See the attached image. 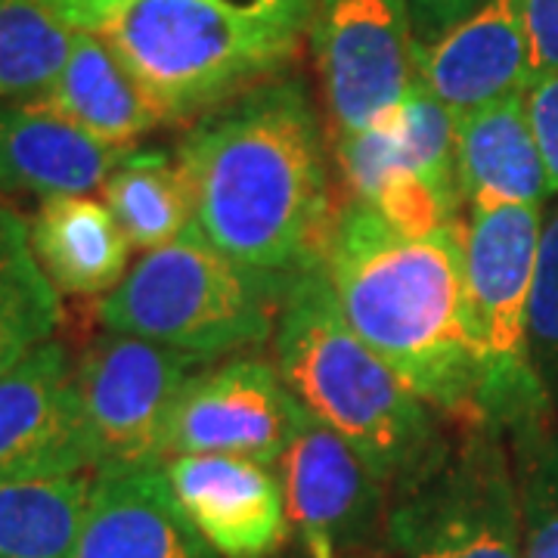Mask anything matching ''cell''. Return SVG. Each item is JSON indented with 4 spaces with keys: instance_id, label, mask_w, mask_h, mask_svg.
Instances as JSON below:
<instances>
[{
    "instance_id": "obj_14",
    "label": "cell",
    "mask_w": 558,
    "mask_h": 558,
    "mask_svg": "<svg viewBox=\"0 0 558 558\" xmlns=\"http://www.w3.org/2000/svg\"><path fill=\"white\" fill-rule=\"evenodd\" d=\"M161 472L180 512L220 558H267L286 546L292 521L277 465L183 453L165 459Z\"/></svg>"
},
{
    "instance_id": "obj_28",
    "label": "cell",
    "mask_w": 558,
    "mask_h": 558,
    "mask_svg": "<svg viewBox=\"0 0 558 558\" xmlns=\"http://www.w3.org/2000/svg\"><path fill=\"white\" fill-rule=\"evenodd\" d=\"M524 25L534 81L558 72V0H524Z\"/></svg>"
},
{
    "instance_id": "obj_29",
    "label": "cell",
    "mask_w": 558,
    "mask_h": 558,
    "mask_svg": "<svg viewBox=\"0 0 558 558\" xmlns=\"http://www.w3.org/2000/svg\"><path fill=\"white\" fill-rule=\"evenodd\" d=\"M410 25H413V38L418 47L435 44V40L450 32L457 22H462L481 0H403Z\"/></svg>"
},
{
    "instance_id": "obj_2",
    "label": "cell",
    "mask_w": 558,
    "mask_h": 558,
    "mask_svg": "<svg viewBox=\"0 0 558 558\" xmlns=\"http://www.w3.org/2000/svg\"><path fill=\"white\" fill-rule=\"evenodd\" d=\"M323 274L344 323L444 416L475 418L465 319V220L403 233L363 202L332 215Z\"/></svg>"
},
{
    "instance_id": "obj_1",
    "label": "cell",
    "mask_w": 558,
    "mask_h": 558,
    "mask_svg": "<svg viewBox=\"0 0 558 558\" xmlns=\"http://www.w3.org/2000/svg\"><path fill=\"white\" fill-rule=\"evenodd\" d=\"M174 161L193 227L227 258L277 277L323 260L329 171L307 81L279 72L215 106L180 137Z\"/></svg>"
},
{
    "instance_id": "obj_7",
    "label": "cell",
    "mask_w": 558,
    "mask_h": 558,
    "mask_svg": "<svg viewBox=\"0 0 558 558\" xmlns=\"http://www.w3.org/2000/svg\"><path fill=\"white\" fill-rule=\"evenodd\" d=\"M539 205L469 208L465 215V319L478 366L475 418L499 432L553 413L531 363V286L537 267Z\"/></svg>"
},
{
    "instance_id": "obj_27",
    "label": "cell",
    "mask_w": 558,
    "mask_h": 558,
    "mask_svg": "<svg viewBox=\"0 0 558 558\" xmlns=\"http://www.w3.org/2000/svg\"><path fill=\"white\" fill-rule=\"evenodd\" d=\"M524 100H527V116H531L539 153H543L546 171H549L553 190L558 196V72L534 81L527 87Z\"/></svg>"
},
{
    "instance_id": "obj_6",
    "label": "cell",
    "mask_w": 558,
    "mask_h": 558,
    "mask_svg": "<svg viewBox=\"0 0 558 558\" xmlns=\"http://www.w3.org/2000/svg\"><path fill=\"white\" fill-rule=\"evenodd\" d=\"M391 558H524L519 484L506 432L469 418L391 487Z\"/></svg>"
},
{
    "instance_id": "obj_19",
    "label": "cell",
    "mask_w": 558,
    "mask_h": 558,
    "mask_svg": "<svg viewBox=\"0 0 558 558\" xmlns=\"http://www.w3.org/2000/svg\"><path fill=\"white\" fill-rule=\"evenodd\" d=\"M28 240L40 270L65 295L102 299L131 270L134 245L94 196L44 199L28 220Z\"/></svg>"
},
{
    "instance_id": "obj_23",
    "label": "cell",
    "mask_w": 558,
    "mask_h": 558,
    "mask_svg": "<svg viewBox=\"0 0 558 558\" xmlns=\"http://www.w3.org/2000/svg\"><path fill=\"white\" fill-rule=\"evenodd\" d=\"M94 475L0 487V558H75Z\"/></svg>"
},
{
    "instance_id": "obj_5",
    "label": "cell",
    "mask_w": 558,
    "mask_h": 558,
    "mask_svg": "<svg viewBox=\"0 0 558 558\" xmlns=\"http://www.w3.org/2000/svg\"><path fill=\"white\" fill-rule=\"evenodd\" d=\"M292 279L227 258L193 227L180 240L143 252L128 277L102 295L97 317L106 332L218 363L274 341Z\"/></svg>"
},
{
    "instance_id": "obj_12",
    "label": "cell",
    "mask_w": 558,
    "mask_h": 558,
    "mask_svg": "<svg viewBox=\"0 0 558 558\" xmlns=\"http://www.w3.org/2000/svg\"><path fill=\"white\" fill-rule=\"evenodd\" d=\"M277 472L289 521L311 558H348L381 539L391 487L339 432L307 410L279 457Z\"/></svg>"
},
{
    "instance_id": "obj_13",
    "label": "cell",
    "mask_w": 558,
    "mask_h": 558,
    "mask_svg": "<svg viewBox=\"0 0 558 558\" xmlns=\"http://www.w3.org/2000/svg\"><path fill=\"white\" fill-rule=\"evenodd\" d=\"M94 472L75 360L47 341L0 373V487Z\"/></svg>"
},
{
    "instance_id": "obj_31",
    "label": "cell",
    "mask_w": 558,
    "mask_h": 558,
    "mask_svg": "<svg viewBox=\"0 0 558 558\" xmlns=\"http://www.w3.org/2000/svg\"><path fill=\"white\" fill-rule=\"evenodd\" d=\"M348 558H369V556H348Z\"/></svg>"
},
{
    "instance_id": "obj_3",
    "label": "cell",
    "mask_w": 558,
    "mask_h": 558,
    "mask_svg": "<svg viewBox=\"0 0 558 558\" xmlns=\"http://www.w3.org/2000/svg\"><path fill=\"white\" fill-rule=\"evenodd\" d=\"M75 32L100 38L137 81L161 124L196 121L279 75L299 28L242 16L215 0H47Z\"/></svg>"
},
{
    "instance_id": "obj_11",
    "label": "cell",
    "mask_w": 558,
    "mask_h": 558,
    "mask_svg": "<svg viewBox=\"0 0 558 558\" xmlns=\"http://www.w3.org/2000/svg\"><path fill=\"white\" fill-rule=\"evenodd\" d=\"M304 407L277 363L233 354L196 369L180 388L168 418L165 453L240 457L277 465L299 428Z\"/></svg>"
},
{
    "instance_id": "obj_21",
    "label": "cell",
    "mask_w": 558,
    "mask_h": 558,
    "mask_svg": "<svg viewBox=\"0 0 558 558\" xmlns=\"http://www.w3.org/2000/svg\"><path fill=\"white\" fill-rule=\"evenodd\" d=\"M102 202L140 252L161 248L193 230V205L178 161L156 149L131 146L102 183Z\"/></svg>"
},
{
    "instance_id": "obj_25",
    "label": "cell",
    "mask_w": 558,
    "mask_h": 558,
    "mask_svg": "<svg viewBox=\"0 0 558 558\" xmlns=\"http://www.w3.org/2000/svg\"><path fill=\"white\" fill-rule=\"evenodd\" d=\"M506 438L519 484L524 558H558V425L549 413Z\"/></svg>"
},
{
    "instance_id": "obj_8",
    "label": "cell",
    "mask_w": 558,
    "mask_h": 558,
    "mask_svg": "<svg viewBox=\"0 0 558 558\" xmlns=\"http://www.w3.org/2000/svg\"><path fill=\"white\" fill-rule=\"evenodd\" d=\"M336 161L351 199L369 205L403 233L457 223V116L418 81L379 124L336 140Z\"/></svg>"
},
{
    "instance_id": "obj_24",
    "label": "cell",
    "mask_w": 558,
    "mask_h": 558,
    "mask_svg": "<svg viewBox=\"0 0 558 558\" xmlns=\"http://www.w3.org/2000/svg\"><path fill=\"white\" fill-rule=\"evenodd\" d=\"M75 28L47 0H0V100L40 97L69 60Z\"/></svg>"
},
{
    "instance_id": "obj_16",
    "label": "cell",
    "mask_w": 558,
    "mask_h": 558,
    "mask_svg": "<svg viewBox=\"0 0 558 558\" xmlns=\"http://www.w3.org/2000/svg\"><path fill=\"white\" fill-rule=\"evenodd\" d=\"M131 146H109L40 100H0V196H90Z\"/></svg>"
},
{
    "instance_id": "obj_9",
    "label": "cell",
    "mask_w": 558,
    "mask_h": 558,
    "mask_svg": "<svg viewBox=\"0 0 558 558\" xmlns=\"http://www.w3.org/2000/svg\"><path fill=\"white\" fill-rule=\"evenodd\" d=\"M208 366L156 341L102 332L75 363L97 472L161 465L168 418L186 379Z\"/></svg>"
},
{
    "instance_id": "obj_22",
    "label": "cell",
    "mask_w": 558,
    "mask_h": 558,
    "mask_svg": "<svg viewBox=\"0 0 558 558\" xmlns=\"http://www.w3.org/2000/svg\"><path fill=\"white\" fill-rule=\"evenodd\" d=\"M60 323V292L32 252L28 223L0 202V373L53 341Z\"/></svg>"
},
{
    "instance_id": "obj_15",
    "label": "cell",
    "mask_w": 558,
    "mask_h": 558,
    "mask_svg": "<svg viewBox=\"0 0 558 558\" xmlns=\"http://www.w3.org/2000/svg\"><path fill=\"white\" fill-rule=\"evenodd\" d=\"M416 75L457 119L527 94L534 75L524 0H481L435 44H416Z\"/></svg>"
},
{
    "instance_id": "obj_18",
    "label": "cell",
    "mask_w": 558,
    "mask_h": 558,
    "mask_svg": "<svg viewBox=\"0 0 558 558\" xmlns=\"http://www.w3.org/2000/svg\"><path fill=\"white\" fill-rule=\"evenodd\" d=\"M457 180L465 208L556 199L524 94L459 116Z\"/></svg>"
},
{
    "instance_id": "obj_4",
    "label": "cell",
    "mask_w": 558,
    "mask_h": 558,
    "mask_svg": "<svg viewBox=\"0 0 558 558\" xmlns=\"http://www.w3.org/2000/svg\"><path fill=\"white\" fill-rule=\"evenodd\" d=\"M274 348L279 376L301 407L339 432L388 487L413 475L447 435L438 410L344 323L323 260L292 279Z\"/></svg>"
},
{
    "instance_id": "obj_20",
    "label": "cell",
    "mask_w": 558,
    "mask_h": 558,
    "mask_svg": "<svg viewBox=\"0 0 558 558\" xmlns=\"http://www.w3.org/2000/svg\"><path fill=\"white\" fill-rule=\"evenodd\" d=\"M109 146H137L161 124L159 112L119 57L100 38L75 32L69 60L57 81L32 97Z\"/></svg>"
},
{
    "instance_id": "obj_17",
    "label": "cell",
    "mask_w": 558,
    "mask_h": 558,
    "mask_svg": "<svg viewBox=\"0 0 558 558\" xmlns=\"http://www.w3.org/2000/svg\"><path fill=\"white\" fill-rule=\"evenodd\" d=\"M75 558H220L180 512L161 465L97 472Z\"/></svg>"
},
{
    "instance_id": "obj_30",
    "label": "cell",
    "mask_w": 558,
    "mask_h": 558,
    "mask_svg": "<svg viewBox=\"0 0 558 558\" xmlns=\"http://www.w3.org/2000/svg\"><path fill=\"white\" fill-rule=\"evenodd\" d=\"M215 3L236 10L242 16H252V20L292 25L299 32H307V22L317 7V0H215Z\"/></svg>"
},
{
    "instance_id": "obj_10",
    "label": "cell",
    "mask_w": 558,
    "mask_h": 558,
    "mask_svg": "<svg viewBox=\"0 0 558 558\" xmlns=\"http://www.w3.org/2000/svg\"><path fill=\"white\" fill-rule=\"evenodd\" d=\"M307 40L332 140L379 124L416 81V38L403 0H317Z\"/></svg>"
},
{
    "instance_id": "obj_26",
    "label": "cell",
    "mask_w": 558,
    "mask_h": 558,
    "mask_svg": "<svg viewBox=\"0 0 558 558\" xmlns=\"http://www.w3.org/2000/svg\"><path fill=\"white\" fill-rule=\"evenodd\" d=\"M531 363L549 403H558V196L543 215L537 267L531 286Z\"/></svg>"
}]
</instances>
